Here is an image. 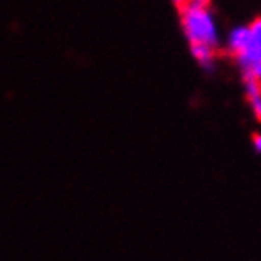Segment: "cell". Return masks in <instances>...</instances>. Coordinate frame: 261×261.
Segmentation results:
<instances>
[{"label":"cell","mask_w":261,"mask_h":261,"mask_svg":"<svg viewBox=\"0 0 261 261\" xmlns=\"http://www.w3.org/2000/svg\"><path fill=\"white\" fill-rule=\"evenodd\" d=\"M252 146L258 153H261V132L252 135Z\"/></svg>","instance_id":"cell-7"},{"label":"cell","mask_w":261,"mask_h":261,"mask_svg":"<svg viewBox=\"0 0 261 261\" xmlns=\"http://www.w3.org/2000/svg\"><path fill=\"white\" fill-rule=\"evenodd\" d=\"M245 98H247V101H249L250 111H252L255 120L261 124V92H258V94H253L250 97H245Z\"/></svg>","instance_id":"cell-5"},{"label":"cell","mask_w":261,"mask_h":261,"mask_svg":"<svg viewBox=\"0 0 261 261\" xmlns=\"http://www.w3.org/2000/svg\"><path fill=\"white\" fill-rule=\"evenodd\" d=\"M249 29H250V43H249V46L245 48V51H242L241 54L233 57L239 71L253 65V64L261 62V16L255 18L249 24Z\"/></svg>","instance_id":"cell-2"},{"label":"cell","mask_w":261,"mask_h":261,"mask_svg":"<svg viewBox=\"0 0 261 261\" xmlns=\"http://www.w3.org/2000/svg\"><path fill=\"white\" fill-rule=\"evenodd\" d=\"M182 32L189 44H207L212 48H222V38L217 21L211 8H198L184 5L179 10Z\"/></svg>","instance_id":"cell-1"},{"label":"cell","mask_w":261,"mask_h":261,"mask_svg":"<svg viewBox=\"0 0 261 261\" xmlns=\"http://www.w3.org/2000/svg\"><path fill=\"white\" fill-rule=\"evenodd\" d=\"M190 46V54L195 59V62L203 68L206 73H214L217 67V59H219V51L207 44H189Z\"/></svg>","instance_id":"cell-4"},{"label":"cell","mask_w":261,"mask_h":261,"mask_svg":"<svg viewBox=\"0 0 261 261\" xmlns=\"http://www.w3.org/2000/svg\"><path fill=\"white\" fill-rule=\"evenodd\" d=\"M171 2H173V5L177 8V10H180L184 5H186L187 4V0H171Z\"/></svg>","instance_id":"cell-8"},{"label":"cell","mask_w":261,"mask_h":261,"mask_svg":"<svg viewBox=\"0 0 261 261\" xmlns=\"http://www.w3.org/2000/svg\"><path fill=\"white\" fill-rule=\"evenodd\" d=\"M250 43V29L249 25H236L229 30V34L226 35L225 40V53L229 57H234L245 51V48Z\"/></svg>","instance_id":"cell-3"},{"label":"cell","mask_w":261,"mask_h":261,"mask_svg":"<svg viewBox=\"0 0 261 261\" xmlns=\"http://www.w3.org/2000/svg\"><path fill=\"white\" fill-rule=\"evenodd\" d=\"M212 0H187L186 5H192V7H198V8H211Z\"/></svg>","instance_id":"cell-6"}]
</instances>
